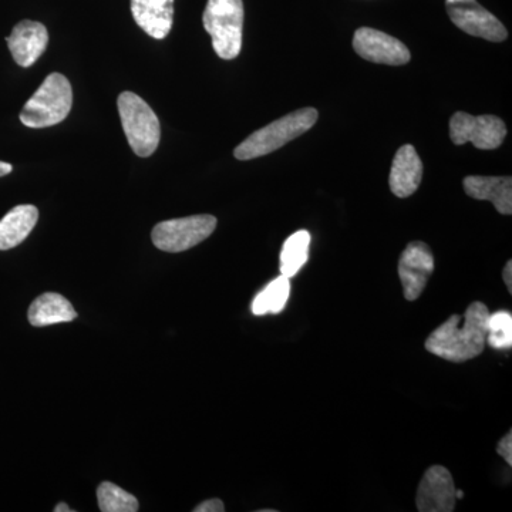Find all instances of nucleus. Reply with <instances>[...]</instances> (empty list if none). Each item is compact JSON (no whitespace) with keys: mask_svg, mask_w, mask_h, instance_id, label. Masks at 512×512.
Here are the masks:
<instances>
[{"mask_svg":"<svg viewBox=\"0 0 512 512\" xmlns=\"http://www.w3.org/2000/svg\"><path fill=\"white\" fill-rule=\"evenodd\" d=\"M202 22L208 35L211 36L215 53L224 60L235 59L242 47V30H244L242 0H208Z\"/></svg>","mask_w":512,"mask_h":512,"instance_id":"nucleus-4","label":"nucleus"},{"mask_svg":"<svg viewBox=\"0 0 512 512\" xmlns=\"http://www.w3.org/2000/svg\"><path fill=\"white\" fill-rule=\"evenodd\" d=\"M311 234L305 229L295 232L286 239L281 252V275L292 279L308 262Z\"/></svg>","mask_w":512,"mask_h":512,"instance_id":"nucleus-19","label":"nucleus"},{"mask_svg":"<svg viewBox=\"0 0 512 512\" xmlns=\"http://www.w3.org/2000/svg\"><path fill=\"white\" fill-rule=\"evenodd\" d=\"M487 343L493 349H511L512 316L510 312L490 313L487 320Z\"/></svg>","mask_w":512,"mask_h":512,"instance_id":"nucleus-21","label":"nucleus"},{"mask_svg":"<svg viewBox=\"0 0 512 512\" xmlns=\"http://www.w3.org/2000/svg\"><path fill=\"white\" fill-rule=\"evenodd\" d=\"M434 271V256L424 242L414 241L404 249L399 261V276L407 301H416L426 289Z\"/></svg>","mask_w":512,"mask_h":512,"instance_id":"nucleus-10","label":"nucleus"},{"mask_svg":"<svg viewBox=\"0 0 512 512\" xmlns=\"http://www.w3.org/2000/svg\"><path fill=\"white\" fill-rule=\"evenodd\" d=\"M72 106V84L63 74L52 73L25 104L20 121L29 128L56 126L66 120Z\"/></svg>","mask_w":512,"mask_h":512,"instance_id":"nucleus-3","label":"nucleus"},{"mask_svg":"<svg viewBox=\"0 0 512 512\" xmlns=\"http://www.w3.org/2000/svg\"><path fill=\"white\" fill-rule=\"evenodd\" d=\"M446 8L454 25L468 35L497 43L504 42L508 37L503 23L477 0H446Z\"/></svg>","mask_w":512,"mask_h":512,"instance_id":"nucleus-8","label":"nucleus"},{"mask_svg":"<svg viewBox=\"0 0 512 512\" xmlns=\"http://www.w3.org/2000/svg\"><path fill=\"white\" fill-rule=\"evenodd\" d=\"M217 228V218L212 215H192L160 222L153 229L154 245L164 252L178 254L197 247L205 239L210 238Z\"/></svg>","mask_w":512,"mask_h":512,"instance_id":"nucleus-6","label":"nucleus"},{"mask_svg":"<svg viewBox=\"0 0 512 512\" xmlns=\"http://www.w3.org/2000/svg\"><path fill=\"white\" fill-rule=\"evenodd\" d=\"M497 453L507 461L508 466H512V431H508L507 436L498 443Z\"/></svg>","mask_w":512,"mask_h":512,"instance_id":"nucleus-22","label":"nucleus"},{"mask_svg":"<svg viewBox=\"0 0 512 512\" xmlns=\"http://www.w3.org/2000/svg\"><path fill=\"white\" fill-rule=\"evenodd\" d=\"M420 512H451L456 507V485L450 471L433 466L421 478L416 497Z\"/></svg>","mask_w":512,"mask_h":512,"instance_id":"nucleus-11","label":"nucleus"},{"mask_svg":"<svg viewBox=\"0 0 512 512\" xmlns=\"http://www.w3.org/2000/svg\"><path fill=\"white\" fill-rule=\"evenodd\" d=\"M318 110L313 107L293 111L288 116L268 124L251 134L247 140L242 141L235 148L234 156L237 160L248 161L252 158L268 156L285 144L291 143L295 138L311 130L318 121Z\"/></svg>","mask_w":512,"mask_h":512,"instance_id":"nucleus-2","label":"nucleus"},{"mask_svg":"<svg viewBox=\"0 0 512 512\" xmlns=\"http://www.w3.org/2000/svg\"><path fill=\"white\" fill-rule=\"evenodd\" d=\"M504 284L507 286L508 291L512 293V262L508 261V264L505 265L503 272Z\"/></svg>","mask_w":512,"mask_h":512,"instance_id":"nucleus-24","label":"nucleus"},{"mask_svg":"<svg viewBox=\"0 0 512 512\" xmlns=\"http://www.w3.org/2000/svg\"><path fill=\"white\" fill-rule=\"evenodd\" d=\"M291 295V279L281 275L274 279L264 291L255 296L252 302V313L256 316H264L266 313H281L284 311Z\"/></svg>","mask_w":512,"mask_h":512,"instance_id":"nucleus-18","label":"nucleus"},{"mask_svg":"<svg viewBox=\"0 0 512 512\" xmlns=\"http://www.w3.org/2000/svg\"><path fill=\"white\" fill-rule=\"evenodd\" d=\"M490 316L483 302H473L464 313L463 326L460 315L450 316L426 340L427 352L448 360L463 363L484 352L487 345V320Z\"/></svg>","mask_w":512,"mask_h":512,"instance_id":"nucleus-1","label":"nucleus"},{"mask_svg":"<svg viewBox=\"0 0 512 512\" xmlns=\"http://www.w3.org/2000/svg\"><path fill=\"white\" fill-rule=\"evenodd\" d=\"M507 127L495 116H471L458 111L450 120V137L454 144L473 143L478 150H495L503 144Z\"/></svg>","mask_w":512,"mask_h":512,"instance_id":"nucleus-7","label":"nucleus"},{"mask_svg":"<svg viewBox=\"0 0 512 512\" xmlns=\"http://www.w3.org/2000/svg\"><path fill=\"white\" fill-rule=\"evenodd\" d=\"M6 42L15 62L22 67H30L45 53L49 32L42 23L22 20L6 37Z\"/></svg>","mask_w":512,"mask_h":512,"instance_id":"nucleus-12","label":"nucleus"},{"mask_svg":"<svg viewBox=\"0 0 512 512\" xmlns=\"http://www.w3.org/2000/svg\"><path fill=\"white\" fill-rule=\"evenodd\" d=\"M117 106L124 133L134 153L138 157L153 156L161 138L157 114L136 93H121Z\"/></svg>","mask_w":512,"mask_h":512,"instance_id":"nucleus-5","label":"nucleus"},{"mask_svg":"<svg viewBox=\"0 0 512 512\" xmlns=\"http://www.w3.org/2000/svg\"><path fill=\"white\" fill-rule=\"evenodd\" d=\"M464 497L463 491H456V500H461Z\"/></svg>","mask_w":512,"mask_h":512,"instance_id":"nucleus-27","label":"nucleus"},{"mask_svg":"<svg viewBox=\"0 0 512 512\" xmlns=\"http://www.w3.org/2000/svg\"><path fill=\"white\" fill-rule=\"evenodd\" d=\"M353 49L369 62L402 66L410 62V52L396 37L372 28H360L353 37Z\"/></svg>","mask_w":512,"mask_h":512,"instance_id":"nucleus-9","label":"nucleus"},{"mask_svg":"<svg viewBox=\"0 0 512 512\" xmlns=\"http://www.w3.org/2000/svg\"><path fill=\"white\" fill-rule=\"evenodd\" d=\"M30 325L36 328L57 325V323L72 322L77 318L72 303L60 293L47 292L33 301L29 308Z\"/></svg>","mask_w":512,"mask_h":512,"instance_id":"nucleus-17","label":"nucleus"},{"mask_svg":"<svg viewBox=\"0 0 512 512\" xmlns=\"http://www.w3.org/2000/svg\"><path fill=\"white\" fill-rule=\"evenodd\" d=\"M138 26L154 39H165L173 28L174 0H131Z\"/></svg>","mask_w":512,"mask_h":512,"instance_id":"nucleus-13","label":"nucleus"},{"mask_svg":"<svg viewBox=\"0 0 512 512\" xmlns=\"http://www.w3.org/2000/svg\"><path fill=\"white\" fill-rule=\"evenodd\" d=\"M464 190L468 197L478 201H490L495 210L503 215L512 214V178L470 175L464 178Z\"/></svg>","mask_w":512,"mask_h":512,"instance_id":"nucleus-15","label":"nucleus"},{"mask_svg":"<svg viewBox=\"0 0 512 512\" xmlns=\"http://www.w3.org/2000/svg\"><path fill=\"white\" fill-rule=\"evenodd\" d=\"M97 501L103 512H137L140 510L137 498L127 493L119 485L101 483L97 488Z\"/></svg>","mask_w":512,"mask_h":512,"instance_id":"nucleus-20","label":"nucleus"},{"mask_svg":"<svg viewBox=\"0 0 512 512\" xmlns=\"http://www.w3.org/2000/svg\"><path fill=\"white\" fill-rule=\"evenodd\" d=\"M423 178V163L413 146L399 148L390 171V190L399 198H407L419 190Z\"/></svg>","mask_w":512,"mask_h":512,"instance_id":"nucleus-14","label":"nucleus"},{"mask_svg":"<svg viewBox=\"0 0 512 512\" xmlns=\"http://www.w3.org/2000/svg\"><path fill=\"white\" fill-rule=\"evenodd\" d=\"M55 512H73L72 508L69 507L67 504H57V507L55 508Z\"/></svg>","mask_w":512,"mask_h":512,"instance_id":"nucleus-26","label":"nucleus"},{"mask_svg":"<svg viewBox=\"0 0 512 512\" xmlns=\"http://www.w3.org/2000/svg\"><path fill=\"white\" fill-rule=\"evenodd\" d=\"M39 220L35 205H18L0 220V251L16 248L29 237Z\"/></svg>","mask_w":512,"mask_h":512,"instance_id":"nucleus-16","label":"nucleus"},{"mask_svg":"<svg viewBox=\"0 0 512 512\" xmlns=\"http://www.w3.org/2000/svg\"><path fill=\"white\" fill-rule=\"evenodd\" d=\"M224 503L218 498H212V500L204 501L194 508V512H224Z\"/></svg>","mask_w":512,"mask_h":512,"instance_id":"nucleus-23","label":"nucleus"},{"mask_svg":"<svg viewBox=\"0 0 512 512\" xmlns=\"http://www.w3.org/2000/svg\"><path fill=\"white\" fill-rule=\"evenodd\" d=\"M13 167L12 165L8 163H3V161H0V177H5V175H8L12 173Z\"/></svg>","mask_w":512,"mask_h":512,"instance_id":"nucleus-25","label":"nucleus"}]
</instances>
